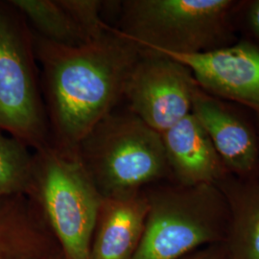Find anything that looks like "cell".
I'll return each instance as SVG.
<instances>
[{
  "instance_id": "obj_1",
  "label": "cell",
  "mask_w": 259,
  "mask_h": 259,
  "mask_svg": "<svg viewBox=\"0 0 259 259\" xmlns=\"http://www.w3.org/2000/svg\"><path fill=\"white\" fill-rule=\"evenodd\" d=\"M41 65L50 141L76 153L81 141L124 97L142 50L116 27L79 47H65L33 34Z\"/></svg>"
},
{
  "instance_id": "obj_2",
  "label": "cell",
  "mask_w": 259,
  "mask_h": 259,
  "mask_svg": "<svg viewBox=\"0 0 259 259\" xmlns=\"http://www.w3.org/2000/svg\"><path fill=\"white\" fill-rule=\"evenodd\" d=\"M242 0H127L116 29L141 50L197 55L234 45Z\"/></svg>"
},
{
  "instance_id": "obj_3",
  "label": "cell",
  "mask_w": 259,
  "mask_h": 259,
  "mask_svg": "<svg viewBox=\"0 0 259 259\" xmlns=\"http://www.w3.org/2000/svg\"><path fill=\"white\" fill-rule=\"evenodd\" d=\"M77 154L103 198L170 181L160 134L131 111H112L81 141Z\"/></svg>"
},
{
  "instance_id": "obj_4",
  "label": "cell",
  "mask_w": 259,
  "mask_h": 259,
  "mask_svg": "<svg viewBox=\"0 0 259 259\" xmlns=\"http://www.w3.org/2000/svg\"><path fill=\"white\" fill-rule=\"evenodd\" d=\"M145 229L132 259H181L228 233L230 209L217 185L158 183L144 189Z\"/></svg>"
},
{
  "instance_id": "obj_5",
  "label": "cell",
  "mask_w": 259,
  "mask_h": 259,
  "mask_svg": "<svg viewBox=\"0 0 259 259\" xmlns=\"http://www.w3.org/2000/svg\"><path fill=\"white\" fill-rule=\"evenodd\" d=\"M26 196L45 218L65 259H91L103 197L78 154L52 144L36 151Z\"/></svg>"
},
{
  "instance_id": "obj_6",
  "label": "cell",
  "mask_w": 259,
  "mask_h": 259,
  "mask_svg": "<svg viewBox=\"0 0 259 259\" xmlns=\"http://www.w3.org/2000/svg\"><path fill=\"white\" fill-rule=\"evenodd\" d=\"M36 59L23 16L0 2V131L38 151L51 141Z\"/></svg>"
},
{
  "instance_id": "obj_7",
  "label": "cell",
  "mask_w": 259,
  "mask_h": 259,
  "mask_svg": "<svg viewBox=\"0 0 259 259\" xmlns=\"http://www.w3.org/2000/svg\"><path fill=\"white\" fill-rule=\"evenodd\" d=\"M197 82L182 63L163 54L143 51L124 91L129 111L158 134L192 112Z\"/></svg>"
},
{
  "instance_id": "obj_8",
  "label": "cell",
  "mask_w": 259,
  "mask_h": 259,
  "mask_svg": "<svg viewBox=\"0 0 259 259\" xmlns=\"http://www.w3.org/2000/svg\"><path fill=\"white\" fill-rule=\"evenodd\" d=\"M166 56L188 67L204 92L245 107L259 120V48L254 44L242 37L206 54Z\"/></svg>"
},
{
  "instance_id": "obj_9",
  "label": "cell",
  "mask_w": 259,
  "mask_h": 259,
  "mask_svg": "<svg viewBox=\"0 0 259 259\" xmlns=\"http://www.w3.org/2000/svg\"><path fill=\"white\" fill-rule=\"evenodd\" d=\"M191 113L231 175L241 179L259 176V128L236 106L204 92L197 83Z\"/></svg>"
},
{
  "instance_id": "obj_10",
  "label": "cell",
  "mask_w": 259,
  "mask_h": 259,
  "mask_svg": "<svg viewBox=\"0 0 259 259\" xmlns=\"http://www.w3.org/2000/svg\"><path fill=\"white\" fill-rule=\"evenodd\" d=\"M170 182L185 186L218 185L230 173L192 113L161 135Z\"/></svg>"
},
{
  "instance_id": "obj_11",
  "label": "cell",
  "mask_w": 259,
  "mask_h": 259,
  "mask_svg": "<svg viewBox=\"0 0 259 259\" xmlns=\"http://www.w3.org/2000/svg\"><path fill=\"white\" fill-rule=\"evenodd\" d=\"M148 210L144 189L103 198L93 231L91 259H132L139 248Z\"/></svg>"
},
{
  "instance_id": "obj_12",
  "label": "cell",
  "mask_w": 259,
  "mask_h": 259,
  "mask_svg": "<svg viewBox=\"0 0 259 259\" xmlns=\"http://www.w3.org/2000/svg\"><path fill=\"white\" fill-rule=\"evenodd\" d=\"M61 250L25 195L0 198V259H49Z\"/></svg>"
},
{
  "instance_id": "obj_13",
  "label": "cell",
  "mask_w": 259,
  "mask_h": 259,
  "mask_svg": "<svg viewBox=\"0 0 259 259\" xmlns=\"http://www.w3.org/2000/svg\"><path fill=\"white\" fill-rule=\"evenodd\" d=\"M230 209L229 259H259V176L229 174L218 184Z\"/></svg>"
},
{
  "instance_id": "obj_14",
  "label": "cell",
  "mask_w": 259,
  "mask_h": 259,
  "mask_svg": "<svg viewBox=\"0 0 259 259\" xmlns=\"http://www.w3.org/2000/svg\"><path fill=\"white\" fill-rule=\"evenodd\" d=\"M10 3L28 19L37 36L65 47H79L91 39L61 0H11Z\"/></svg>"
},
{
  "instance_id": "obj_15",
  "label": "cell",
  "mask_w": 259,
  "mask_h": 259,
  "mask_svg": "<svg viewBox=\"0 0 259 259\" xmlns=\"http://www.w3.org/2000/svg\"><path fill=\"white\" fill-rule=\"evenodd\" d=\"M27 145L0 132V198L27 194L34 155Z\"/></svg>"
},
{
  "instance_id": "obj_16",
  "label": "cell",
  "mask_w": 259,
  "mask_h": 259,
  "mask_svg": "<svg viewBox=\"0 0 259 259\" xmlns=\"http://www.w3.org/2000/svg\"><path fill=\"white\" fill-rule=\"evenodd\" d=\"M61 2L91 40L101 37L110 27L100 16L102 1L61 0Z\"/></svg>"
},
{
  "instance_id": "obj_17",
  "label": "cell",
  "mask_w": 259,
  "mask_h": 259,
  "mask_svg": "<svg viewBox=\"0 0 259 259\" xmlns=\"http://www.w3.org/2000/svg\"><path fill=\"white\" fill-rule=\"evenodd\" d=\"M239 33L243 38L254 44L259 48V0H245L242 3L239 20Z\"/></svg>"
},
{
  "instance_id": "obj_18",
  "label": "cell",
  "mask_w": 259,
  "mask_h": 259,
  "mask_svg": "<svg viewBox=\"0 0 259 259\" xmlns=\"http://www.w3.org/2000/svg\"><path fill=\"white\" fill-rule=\"evenodd\" d=\"M181 259H229L227 250L223 251L217 246H212L203 250H195Z\"/></svg>"
},
{
  "instance_id": "obj_19",
  "label": "cell",
  "mask_w": 259,
  "mask_h": 259,
  "mask_svg": "<svg viewBox=\"0 0 259 259\" xmlns=\"http://www.w3.org/2000/svg\"><path fill=\"white\" fill-rule=\"evenodd\" d=\"M49 259H65V255L63 253L62 250H60L59 252H57L55 255H53L52 257H50Z\"/></svg>"
}]
</instances>
